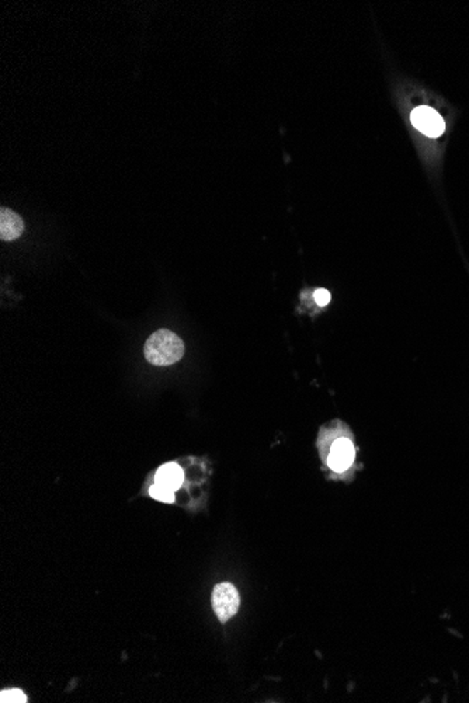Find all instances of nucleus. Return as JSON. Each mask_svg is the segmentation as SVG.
<instances>
[{"mask_svg":"<svg viewBox=\"0 0 469 703\" xmlns=\"http://www.w3.org/2000/svg\"><path fill=\"white\" fill-rule=\"evenodd\" d=\"M317 448L329 477L350 482L357 472V447L347 424L333 420L320 428Z\"/></svg>","mask_w":469,"mask_h":703,"instance_id":"obj_1","label":"nucleus"},{"mask_svg":"<svg viewBox=\"0 0 469 703\" xmlns=\"http://www.w3.org/2000/svg\"><path fill=\"white\" fill-rule=\"evenodd\" d=\"M145 358L157 366H167L179 362L184 355L183 340L170 330L155 332L145 343Z\"/></svg>","mask_w":469,"mask_h":703,"instance_id":"obj_2","label":"nucleus"},{"mask_svg":"<svg viewBox=\"0 0 469 703\" xmlns=\"http://www.w3.org/2000/svg\"><path fill=\"white\" fill-rule=\"evenodd\" d=\"M241 606V596L238 588L231 583H221L212 591V609L216 618L225 623L232 619Z\"/></svg>","mask_w":469,"mask_h":703,"instance_id":"obj_3","label":"nucleus"},{"mask_svg":"<svg viewBox=\"0 0 469 703\" xmlns=\"http://www.w3.org/2000/svg\"><path fill=\"white\" fill-rule=\"evenodd\" d=\"M411 117L417 130L430 138H438L446 131L443 117L436 110L427 105H420L415 108Z\"/></svg>","mask_w":469,"mask_h":703,"instance_id":"obj_4","label":"nucleus"},{"mask_svg":"<svg viewBox=\"0 0 469 703\" xmlns=\"http://www.w3.org/2000/svg\"><path fill=\"white\" fill-rule=\"evenodd\" d=\"M24 231V222L16 212L1 208L0 209V239L4 242L16 240Z\"/></svg>","mask_w":469,"mask_h":703,"instance_id":"obj_5","label":"nucleus"},{"mask_svg":"<svg viewBox=\"0 0 469 703\" xmlns=\"http://www.w3.org/2000/svg\"><path fill=\"white\" fill-rule=\"evenodd\" d=\"M183 482H184L183 469L174 462L162 465L155 475V483L163 487H167L173 492L180 489Z\"/></svg>","mask_w":469,"mask_h":703,"instance_id":"obj_6","label":"nucleus"},{"mask_svg":"<svg viewBox=\"0 0 469 703\" xmlns=\"http://www.w3.org/2000/svg\"><path fill=\"white\" fill-rule=\"evenodd\" d=\"M149 495L152 499H155L157 502H169V504L174 502V492L167 489V487H163L157 483L149 487Z\"/></svg>","mask_w":469,"mask_h":703,"instance_id":"obj_7","label":"nucleus"},{"mask_svg":"<svg viewBox=\"0 0 469 703\" xmlns=\"http://www.w3.org/2000/svg\"><path fill=\"white\" fill-rule=\"evenodd\" d=\"M0 702L1 703H26L27 697L20 691V689H10V691H1L0 694Z\"/></svg>","mask_w":469,"mask_h":703,"instance_id":"obj_8","label":"nucleus"},{"mask_svg":"<svg viewBox=\"0 0 469 703\" xmlns=\"http://www.w3.org/2000/svg\"><path fill=\"white\" fill-rule=\"evenodd\" d=\"M313 300L315 302L320 306V307H325L329 302H330V294L327 290H323V288H319L313 292Z\"/></svg>","mask_w":469,"mask_h":703,"instance_id":"obj_9","label":"nucleus"}]
</instances>
